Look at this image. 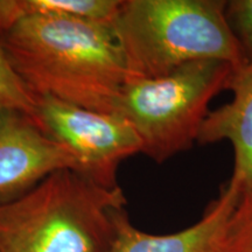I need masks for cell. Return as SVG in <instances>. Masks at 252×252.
I'll list each match as a JSON object with an SVG mask.
<instances>
[{"label": "cell", "instance_id": "cell-1", "mask_svg": "<svg viewBox=\"0 0 252 252\" xmlns=\"http://www.w3.org/2000/svg\"><path fill=\"white\" fill-rule=\"evenodd\" d=\"M0 42L35 96L115 115L127 68L112 26L41 15L19 21L0 34Z\"/></svg>", "mask_w": 252, "mask_h": 252}, {"label": "cell", "instance_id": "cell-2", "mask_svg": "<svg viewBox=\"0 0 252 252\" xmlns=\"http://www.w3.org/2000/svg\"><path fill=\"white\" fill-rule=\"evenodd\" d=\"M126 202L121 186L104 188L61 169L0 203V252H110Z\"/></svg>", "mask_w": 252, "mask_h": 252}, {"label": "cell", "instance_id": "cell-3", "mask_svg": "<svg viewBox=\"0 0 252 252\" xmlns=\"http://www.w3.org/2000/svg\"><path fill=\"white\" fill-rule=\"evenodd\" d=\"M223 0H123L113 25L127 78L167 76L187 63L245 64Z\"/></svg>", "mask_w": 252, "mask_h": 252}, {"label": "cell", "instance_id": "cell-4", "mask_svg": "<svg viewBox=\"0 0 252 252\" xmlns=\"http://www.w3.org/2000/svg\"><path fill=\"white\" fill-rule=\"evenodd\" d=\"M234 69L220 60H200L160 78H127L115 115L133 127L141 154L162 163L197 143L209 103L226 90Z\"/></svg>", "mask_w": 252, "mask_h": 252}, {"label": "cell", "instance_id": "cell-5", "mask_svg": "<svg viewBox=\"0 0 252 252\" xmlns=\"http://www.w3.org/2000/svg\"><path fill=\"white\" fill-rule=\"evenodd\" d=\"M36 125L71 153L77 173L104 188H116L121 163L141 153L133 127L118 115L93 111L36 96Z\"/></svg>", "mask_w": 252, "mask_h": 252}, {"label": "cell", "instance_id": "cell-6", "mask_svg": "<svg viewBox=\"0 0 252 252\" xmlns=\"http://www.w3.org/2000/svg\"><path fill=\"white\" fill-rule=\"evenodd\" d=\"M61 169L77 172V162L69 151L27 115L0 109V203L23 196Z\"/></svg>", "mask_w": 252, "mask_h": 252}, {"label": "cell", "instance_id": "cell-7", "mask_svg": "<svg viewBox=\"0 0 252 252\" xmlns=\"http://www.w3.org/2000/svg\"><path fill=\"white\" fill-rule=\"evenodd\" d=\"M242 194L226 184L202 219L169 235L147 234L132 224L125 209L116 215V236L110 252H220L226 226Z\"/></svg>", "mask_w": 252, "mask_h": 252}, {"label": "cell", "instance_id": "cell-8", "mask_svg": "<svg viewBox=\"0 0 252 252\" xmlns=\"http://www.w3.org/2000/svg\"><path fill=\"white\" fill-rule=\"evenodd\" d=\"M226 90L232 100L209 111L201 126L197 143L209 145L228 140L234 149V171L228 184L242 195L252 193V62L234 69Z\"/></svg>", "mask_w": 252, "mask_h": 252}, {"label": "cell", "instance_id": "cell-9", "mask_svg": "<svg viewBox=\"0 0 252 252\" xmlns=\"http://www.w3.org/2000/svg\"><path fill=\"white\" fill-rule=\"evenodd\" d=\"M123 0H0V34L19 21L41 15H64L112 26Z\"/></svg>", "mask_w": 252, "mask_h": 252}, {"label": "cell", "instance_id": "cell-10", "mask_svg": "<svg viewBox=\"0 0 252 252\" xmlns=\"http://www.w3.org/2000/svg\"><path fill=\"white\" fill-rule=\"evenodd\" d=\"M36 105V96L15 72L0 42V109L18 110L35 122Z\"/></svg>", "mask_w": 252, "mask_h": 252}, {"label": "cell", "instance_id": "cell-11", "mask_svg": "<svg viewBox=\"0 0 252 252\" xmlns=\"http://www.w3.org/2000/svg\"><path fill=\"white\" fill-rule=\"evenodd\" d=\"M220 252H252V193L239 198Z\"/></svg>", "mask_w": 252, "mask_h": 252}, {"label": "cell", "instance_id": "cell-12", "mask_svg": "<svg viewBox=\"0 0 252 252\" xmlns=\"http://www.w3.org/2000/svg\"><path fill=\"white\" fill-rule=\"evenodd\" d=\"M225 17L241 47L245 63L252 62V0H230Z\"/></svg>", "mask_w": 252, "mask_h": 252}]
</instances>
